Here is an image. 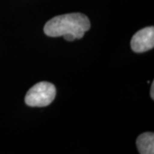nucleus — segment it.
I'll return each mask as SVG.
<instances>
[{
	"label": "nucleus",
	"instance_id": "nucleus-1",
	"mask_svg": "<svg viewBox=\"0 0 154 154\" xmlns=\"http://www.w3.org/2000/svg\"><path fill=\"white\" fill-rule=\"evenodd\" d=\"M91 28L87 16L69 13L53 17L45 23L44 33L49 37H63L68 41L80 39Z\"/></svg>",
	"mask_w": 154,
	"mask_h": 154
},
{
	"label": "nucleus",
	"instance_id": "nucleus-2",
	"mask_svg": "<svg viewBox=\"0 0 154 154\" xmlns=\"http://www.w3.org/2000/svg\"><path fill=\"white\" fill-rule=\"evenodd\" d=\"M55 86L47 82H40L30 88L25 96V103L30 107H45L55 99Z\"/></svg>",
	"mask_w": 154,
	"mask_h": 154
},
{
	"label": "nucleus",
	"instance_id": "nucleus-3",
	"mask_svg": "<svg viewBox=\"0 0 154 154\" xmlns=\"http://www.w3.org/2000/svg\"><path fill=\"white\" fill-rule=\"evenodd\" d=\"M131 48L136 53H142L153 49L154 28L152 26L146 27L134 34L131 39Z\"/></svg>",
	"mask_w": 154,
	"mask_h": 154
},
{
	"label": "nucleus",
	"instance_id": "nucleus-4",
	"mask_svg": "<svg viewBox=\"0 0 154 154\" xmlns=\"http://www.w3.org/2000/svg\"><path fill=\"white\" fill-rule=\"evenodd\" d=\"M136 146L140 154L154 153V134L152 132L141 134L136 140Z\"/></svg>",
	"mask_w": 154,
	"mask_h": 154
},
{
	"label": "nucleus",
	"instance_id": "nucleus-5",
	"mask_svg": "<svg viewBox=\"0 0 154 154\" xmlns=\"http://www.w3.org/2000/svg\"><path fill=\"white\" fill-rule=\"evenodd\" d=\"M150 96H151V99L153 100V99H154V82L152 83V85H151V90H150Z\"/></svg>",
	"mask_w": 154,
	"mask_h": 154
}]
</instances>
